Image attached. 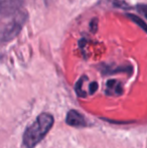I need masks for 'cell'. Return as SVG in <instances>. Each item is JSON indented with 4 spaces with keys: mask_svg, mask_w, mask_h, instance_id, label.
I'll use <instances>...</instances> for the list:
<instances>
[{
    "mask_svg": "<svg viewBox=\"0 0 147 148\" xmlns=\"http://www.w3.org/2000/svg\"><path fill=\"white\" fill-rule=\"evenodd\" d=\"M87 80V77H82V78L80 79V80L77 82L76 86H75V90H76V93L77 95L79 96V97H86V93H85L84 91L82 90L83 88V84H84V82Z\"/></svg>",
    "mask_w": 147,
    "mask_h": 148,
    "instance_id": "6",
    "label": "cell"
},
{
    "mask_svg": "<svg viewBox=\"0 0 147 148\" xmlns=\"http://www.w3.org/2000/svg\"><path fill=\"white\" fill-rule=\"evenodd\" d=\"M24 0H0V16L8 17L17 13Z\"/></svg>",
    "mask_w": 147,
    "mask_h": 148,
    "instance_id": "3",
    "label": "cell"
},
{
    "mask_svg": "<svg viewBox=\"0 0 147 148\" xmlns=\"http://www.w3.org/2000/svg\"><path fill=\"white\" fill-rule=\"evenodd\" d=\"M97 27H98V19H97V18H94L90 23V28L93 32H95V31L97 30Z\"/></svg>",
    "mask_w": 147,
    "mask_h": 148,
    "instance_id": "10",
    "label": "cell"
},
{
    "mask_svg": "<svg viewBox=\"0 0 147 148\" xmlns=\"http://www.w3.org/2000/svg\"><path fill=\"white\" fill-rule=\"evenodd\" d=\"M66 122L70 126L73 127H85L87 126V121L84 115L78 112L77 110H70L66 117Z\"/></svg>",
    "mask_w": 147,
    "mask_h": 148,
    "instance_id": "4",
    "label": "cell"
},
{
    "mask_svg": "<svg viewBox=\"0 0 147 148\" xmlns=\"http://www.w3.org/2000/svg\"><path fill=\"white\" fill-rule=\"evenodd\" d=\"M106 94L108 96H120L123 94V87L117 80H109L106 83Z\"/></svg>",
    "mask_w": 147,
    "mask_h": 148,
    "instance_id": "5",
    "label": "cell"
},
{
    "mask_svg": "<svg viewBox=\"0 0 147 148\" xmlns=\"http://www.w3.org/2000/svg\"><path fill=\"white\" fill-rule=\"evenodd\" d=\"M55 123L53 116L49 113H41L23 133V144L26 148H34L45 137Z\"/></svg>",
    "mask_w": 147,
    "mask_h": 148,
    "instance_id": "1",
    "label": "cell"
},
{
    "mask_svg": "<svg viewBox=\"0 0 147 148\" xmlns=\"http://www.w3.org/2000/svg\"><path fill=\"white\" fill-rule=\"evenodd\" d=\"M127 16L132 20V21H134L136 24H138V25H139L144 31L146 30V23H145V21H144L143 19H141V18L138 17V16L134 15V14H127Z\"/></svg>",
    "mask_w": 147,
    "mask_h": 148,
    "instance_id": "7",
    "label": "cell"
},
{
    "mask_svg": "<svg viewBox=\"0 0 147 148\" xmlns=\"http://www.w3.org/2000/svg\"><path fill=\"white\" fill-rule=\"evenodd\" d=\"M26 18L27 17L24 12L14 14V17L11 19V21L0 29V41L6 42V41H10L15 38L23 27Z\"/></svg>",
    "mask_w": 147,
    "mask_h": 148,
    "instance_id": "2",
    "label": "cell"
},
{
    "mask_svg": "<svg viewBox=\"0 0 147 148\" xmlns=\"http://www.w3.org/2000/svg\"><path fill=\"white\" fill-rule=\"evenodd\" d=\"M114 5L118 6L120 8H125L128 7V4L125 1H121V0H114Z\"/></svg>",
    "mask_w": 147,
    "mask_h": 148,
    "instance_id": "9",
    "label": "cell"
},
{
    "mask_svg": "<svg viewBox=\"0 0 147 148\" xmlns=\"http://www.w3.org/2000/svg\"><path fill=\"white\" fill-rule=\"evenodd\" d=\"M97 90H98V83L97 82H92L90 85H89V93H90L91 95L94 94Z\"/></svg>",
    "mask_w": 147,
    "mask_h": 148,
    "instance_id": "8",
    "label": "cell"
}]
</instances>
